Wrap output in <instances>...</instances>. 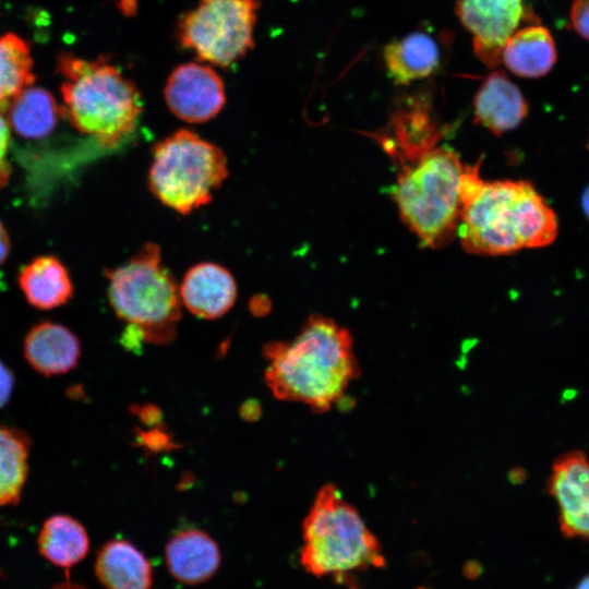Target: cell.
<instances>
[{"label": "cell", "mask_w": 589, "mask_h": 589, "mask_svg": "<svg viewBox=\"0 0 589 589\" xmlns=\"http://www.w3.org/2000/svg\"><path fill=\"white\" fill-rule=\"evenodd\" d=\"M34 82L29 45L13 33L0 36V110Z\"/></svg>", "instance_id": "603a6c76"}, {"label": "cell", "mask_w": 589, "mask_h": 589, "mask_svg": "<svg viewBox=\"0 0 589 589\" xmlns=\"http://www.w3.org/2000/svg\"><path fill=\"white\" fill-rule=\"evenodd\" d=\"M23 350L27 363L45 376L68 373L81 357V345L73 332L52 322L33 326L24 339Z\"/></svg>", "instance_id": "5bb4252c"}, {"label": "cell", "mask_w": 589, "mask_h": 589, "mask_svg": "<svg viewBox=\"0 0 589 589\" xmlns=\"http://www.w3.org/2000/svg\"><path fill=\"white\" fill-rule=\"evenodd\" d=\"M105 274L115 313L141 341L161 345L175 338L181 317L179 286L163 264L158 244H143L131 260Z\"/></svg>", "instance_id": "8992f818"}, {"label": "cell", "mask_w": 589, "mask_h": 589, "mask_svg": "<svg viewBox=\"0 0 589 589\" xmlns=\"http://www.w3.org/2000/svg\"><path fill=\"white\" fill-rule=\"evenodd\" d=\"M29 437L0 424V506L15 505L28 472Z\"/></svg>", "instance_id": "7402d4cb"}, {"label": "cell", "mask_w": 589, "mask_h": 589, "mask_svg": "<svg viewBox=\"0 0 589 589\" xmlns=\"http://www.w3.org/2000/svg\"><path fill=\"white\" fill-rule=\"evenodd\" d=\"M580 203L585 217L589 221V184L585 188L581 194Z\"/></svg>", "instance_id": "83f0119b"}, {"label": "cell", "mask_w": 589, "mask_h": 589, "mask_svg": "<svg viewBox=\"0 0 589 589\" xmlns=\"http://www.w3.org/2000/svg\"><path fill=\"white\" fill-rule=\"evenodd\" d=\"M259 0H199L177 26L179 44L200 60L227 68L254 45Z\"/></svg>", "instance_id": "ba28073f"}, {"label": "cell", "mask_w": 589, "mask_h": 589, "mask_svg": "<svg viewBox=\"0 0 589 589\" xmlns=\"http://www.w3.org/2000/svg\"><path fill=\"white\" fill-rule=\"evenodd\" d=\"M62 111L81 133L115 147L135 129L143 100L135 84L105 60L60 55Z\"/></svg>", "instance_id": "277c9868"}, {"label": "cell", "mask_w": 589, "mask_h": 589, "mask_svg": "<svg viewBox=\"0 0 589 589\" xmlns=\"http://www.w3.org/2000/svg\"><path fill=\"white\" fill-rule=\"evenodd\" d=\"M181 303L197 317L214 320L226 314L237 299V285L225 267L204 262L192 266L179 287Z\"/></svg>", "instance_id": "7c38bea8"}, {"label": "cell", "mask_w": 589, "mask_h": 589, "mask_svg": "<svg viewBox=\"0 0 589 589\" xmlns=\"http://www.w3.org/2000/svg\"><path fill=\"white\" fill-rule=\"evenodd\" d=\"M19 285L28 303L41 310L63 305L73 296L68 269L51 255L29 262L19 275Z\"/></svg>", "instance_id": "d6986e66"}, {"label": "cell", "mask_w": 589, "mask_h": 589, "mask_svg": "<svg viewBox=\"0 0 589 589\" xmlns=\"http://www.w3.org/2000/svg\"><path fill=\"white\" fill-rule=\"evenodd\" d=\"M265 382L280 400L330 410L359 374L351 333L330 317L311 315L291 340L271 341Z\"/></svg>", "instance_id": "3957f363"}, {"label": "cell", "mask_w": 589, "mask_h": 589, "mask_svg": "<svg viewBox=\"0 0 589 589\" xmlns=\"http://www.w3.org/2000/svg\"><path fill=\"white\" fill-rule=\"evenodd\" d=\"M10 131L9 123L0 110V189L8 183L11 176Z\"/></svg>", "instance_id": "cb8c5ba5"}, {"label": "cell", "mask_w": 589, "mask_h": 589, "mask_svg": "<svg viewBox=\"0 0 589 589\" xmlns=\"http://www.w3.org/2000/svg\"><path fill=\"white\" fill-rule=\"evenodd\" d=\"M570 23L579 36L589 40V0H574L570 8Z\"/></svg>", "instance_id": "d4e9b609"}, {"label": "cell", "mask_w": 589, "mask_h": 589, "mask_svg": "<svg viewBox=\"0 0 589 589\" xmlns=\"http://www.w3.org/2000/svg\"><path fill=\"white\" fill-rule=\"evenodd\" d=\"M480 166L465 165L460 180L457 237L465 251L505 255L551 244L557 217L536 188L525 180L485 181Z\"/></svg>", "instance_id": "7a4b0ae2"}, {"label": "cell", "mask_w": 589, "mask_h": 589, "mask_svg": "<svg viewBox=\"0 0 589 589\" xmlns=\"http://www.w3.org/2000/svg\"><path fill=\"white\" fill-rule=\"evenodd\" d=\"M166 564L176 579L195 585L216 573L220 564V552L207 533L196 529L182 530L166 545Z\"/></svg>", "instance_id": "2e32d148"}, {"label": "cell", "mask_w": 589, "mask_h": 589, "mask_svg": "<svg viewBox=\"0 0 589 589\" xmlns=\"http://www.w3.org/2000/svg\"><path fill=\"white\" fill-rule=\"evenodd\" d=\"M456 14L472 37L478 59L488 68L501 64L504 45L518 28L524 0H457Z\"/></svg>", "instance_id": "9c48e42d"}, {"label": "cell", "mask_w": 589, "mask_h": 589, "mask_svg": "<svg viewBox=\"0 0 589 589\" xmlns=\"http://www.w3.org/2000/svg\"><path fill=\"white\" fill-rule=\"evenodd\" d=\"M302 566L321 577L382 567L381 544L334 484L318 490L302 525Z\"/></svg>", "instance_id": "5b68a950"}, {"label": "cell", "mask_w": 589, "mask_h": 589, "mask_svg": "<svg viewBox=\"0 0 589 589\" xmlns=\"http://www.w3.org/2000/svg\"><path fill=\"white\" fill-rule=\"evenodd\" d=\"M557 58L550 31L541 25L516 29L502 50L501 63L513 74L538 79L548 74Z\"/></svg>", "instance_id": "e0dca14e"}, {"label": "cell", "mask_w": 589, "mask_h": 589, "mask_svg": "<svg viewBox=\"0 0 589 589\" xmlns=\"http://www.w3.org/2000/svg\"><path fill=\"white\" fill-rule=\"evenodd\" d=\"M165 99L179 119L202 123L220 112L226 95L217 72L208 65L189 62L177 67L168 76Z\"/></svg>", "instance_id": "8fae6325"}, {"label": "cell", "mask_w": 589, "mask_h": 589, "mask_svg": "<svg viewBox=\"0 0 589 589\" xmlns=\"http://www.w3.org/2000/svg\"><path fill=\"white\" fill-rule=\"evenodd\" d=\"M548 491L558 507L561 532L589 540V456L579 449L558 455L551 467Z\"/></svg>", "instance_id": "30bf717a"}, {"label": "cell", "mask_w": 589, "mask_h": 589, "mask_svg": "<svg viewBox=\"0 0 589 589\" xmlns=\"http://www.w3.org/2000/svg\"><path fill=\"white\" fill-rule=\"evenodd\" d=\"M13 386V373L0 361V409L9 401Z\"/></svg>", "instance_id": "484cf974"}, {"label": "cell", "mask_w": 589, "mask_h": 589, "mask_svg": "<svg viewBox=\"0 0 589 589\" xmlns=\"http://www.w3.org/2000/svg\"><path fill=\"white\" fill-rule=\"evenodd\" d=\"M527 115L525 96L503 71L491 72L474 95V122L495 135L516 129Z\"/></svg>", "instance_id": "4fadbf2b"}, {"label": "cell", "mask_w": 589, "mask_h": 589, "mask_svg": "<svg viewBox=\"0 0 589 589\" xmlns=\"http://www.w3.org/2000/svg\"><path fill=\"white\" fill-rule=\"evenodd\" d=\"M10 253V239L9 235L0 221V265H2L8 259Z\"/></svg>", "instance_id": "4316f807"}, {"label": "cell", "mask_w": 589, "mask_h": 589, "mask_svg": "<svg viewBox=\"0 0 589 589\" xmlns=\"http://www.w3.org/2000/svg\"><path fill=\"white\" fill-rule=\"evenodd\" d=\"M575 589H589V574L586 575L575 587Z\"/></svg>", "instance_id": "f546056e"}, {"label": "cell", "mask_w": 589, "mask_h": 589, "mask_svg": "<svg viewBox=\"0 0 589 589\" xmlns=\"http://www.w3.org/2000/svg\"><path fill=\"white\" fill-rule=\"evenodd\" d=\"M5 111L11 130L24 139L38 140L55 129L62 108L47 89L31 85L10 101Z\"/></svg>", "instance_id": "ffe728a7"}, {"label": "cell", "mask_w": 589, "mask_h": 589, "mask_svg": "<svg viewBox=\"0 0 589 589\" xmlns=\"http://www.w3.org/2000/svg\"><path fill=\"white\" fill-rule=\"evenodd\" d=\"M97 578L107 589H149L152 567L146 557L125 540H111L98 551Z\"/></svg>", "instance_id": "ac0fdd59"}, {"label": "cell", "mask_w": 589, "mask_h": 589, "mask_svg": "<svg viewBox=\"0 0 589 589\" xmlns=\"http://www.w3.org/2000/svg\"><path fill=\"white\" fill-rule=\"evenodd\" d=\"M227 176L225 153L180 129L154 146L148 187L165 206L188 215L208 204Z\"/></svg>", "instance_id": "52a82bcc"}, {"label": "cell", "mask_w": 589, "mask_h": 589, "mask_svg": "<svg viewBox=\"0 0 589 589\" xmlns=\"http://www.w3.org/2000/svg\"><path fill=\"white\" fill-rule=\"evenodd\" d=\"M436 139L435 127L398 130L380 139L399 164L392 192L400 218L429 249L442 248L457 236L466 165L454 149L436 145Z\"/></svg>", "instance_id": "6da1fadb"}, {"label": "cell", "mask_w": 589, "mask_h": 589, "mask_svg": "<svg viewBox=\"0 0 589 589\" xmlns=\"http://www.w3.org/2000/svg\"><path fill=\"white\" fill-rule=\"evenodd\" d=\"M442 53L435 36L425 31H416L386 44L383 60L390 79L396 84L407 85L438 70Z\"/></svg>", "instance_id": "9a60e30c"}, {"label": "cell", "mask_w": 589, "mask_h": 589, "mask_svg": "<svg viewBox=\"0 0 589 589\" xmlns=\"http://www.w3.org/2000/svg\"><path fill=\"white\" fill-rule=\"evenodd\" d=\"M40 554L56 566L70 569L89 549L84 527L68 515H55L43 525L38 536Z\"/></svg>", "instance_id": "44dd1931"}, {"label": "cell", "mask_w": 589, "mask_h": 589, "mask_svg": "<svg viewBox=\"0 0 589 589\" xmlns=\"http://www.w3.org/2000/svg\"><path fill=\"white\" fill-rule=\"evenodd\" d=\"M52 589H85V588L82 587L81 585H77L71 581H65V582L56 585Z\"/></svg>", "instance_id": "f1b7e54d"}]
</instances>
